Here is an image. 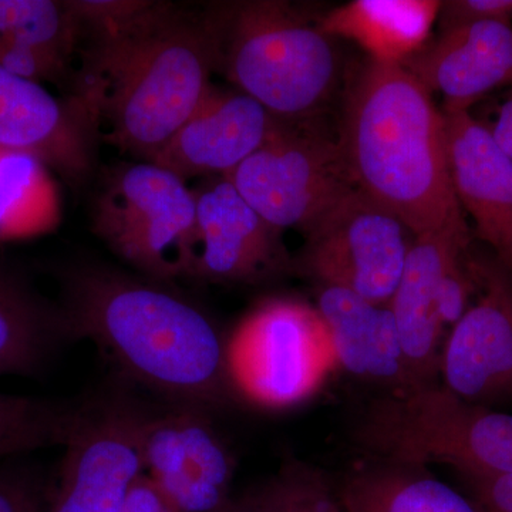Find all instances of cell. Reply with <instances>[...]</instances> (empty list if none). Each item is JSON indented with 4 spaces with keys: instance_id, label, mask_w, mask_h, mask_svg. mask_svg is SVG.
Listing matches in <instances>:
<instances>
[{
    "instance_id": "cell-6",
    "label": "cell",
    "mask_w": 512,
    "mask_h": 512,
    "mask_svg": "<svg viewBox=\"0 0 512 512\" xmlns=\"http://www.w3.org/2000/svg\"><path fill=\"white\" fill-rule=\"evenodd\" d=\"M90 215L94 234L141 276L188 278L197 201L183 178L147 161L119 164L104 175Z\"/></svg>"
},
{
    "instance_id": "cell-16",
    "label": "cell",
    "mask_w": 512,
    "mask_h": 512,
    "mask_svg": "<svg viewBox=\"0 0 512 512\" xmlns=\"http://www.w3.org/2000/svg\"><path fill=\"white\" fill-rule=\"evenodd\" d=\"M448 165L461 210L512 272V160L468 110L443 109Z\"/></svg>"
},
{
    "instance_id": "cell-21",
    "label": "cell",
    "mask_w": 512,
    "mask_h": 512,
    "mask_svg": "<svg viewBox=\"0 0 512 512\" xmlns=\"http://www.w3.org/2000/svg\"><path fill=\"white\" fill-rule=\"evenodd\" d=\"M437 0H353L330 10L319 28L333 37L352 40L372 62L404 66L429 42L439 20Z\"/></svg>"
},
{
    "instance_id": "cell-15",
    "label": "cell",
    "mask_w": 512,
    "mask_h": 512,
    "mask_svg": "<svg viewBox=\"0 0 512 512\" xmlns=\"http://www.w3.org/2000/svg\"><path fill=\"white\" fill-rule=\"evenodd\" d=\"M282 121L242 92L210 87L200 106L148 163L187 181L231 173L278 130Z\"/></svg>"
},
{
    "instance_id": "cell-22",
    "label": "cell",
    "mask_w": 512,
    "mask_h": 512,
    "mask_svg": "<svg viewBox=\"0 0 512 512\" xmlns=\"http://www.w3.org/2000/svg\"><path fill=\"white\" fill-rule=\"evenodd\" d=\"M74 340L60 303L0 265V375L36 376Z\"/></svg>"
},
{
    "instance_id": "cell-12",
    "label": "cell",
    "mask_w": 512,
    "mask_h": 512,
    "mask_svg": "<svg viewBox=\"0 0 512 512\" xmlns=\"http://www.w3.org/2000/svg\"><path fill=\"white\" fill-rule=\"evenodd\" d=\"M476 262L478 298L451 326L440 353L443 387L466 402L512 399V272Z\"/></svg>"
},
{
    "instance_id": "cell-1",
    "label": "cell",
    "mask_w": 512,
    "mask_h": 512,
    "mask_svg": "<svg viewBox=\"0 0 512 512\" xmlns=\"http://www.w3.org/2000/svg\"><path fill=\"white\" fill-rule=\"evenodd\" d=\"M72 6L80 28L74 94L99 116L101 141L148 163L220 72L211 9L146 0H72Z\"/></svg>"
},
{
    "instance_id": "cell-8",
    "label": "cell",
    "mask_w": 512,
    "mask_h": 512,
    "mask_svg": "<svg viewBox=\"0 0 512 512\" xmlns=\"http://www.w3.org/2000/svg\"><path fill=\"white\" fill-rule=\"evenodd\" d=\"M265 221L305 232L357 190L338 140L309 123H284L241 165L222 175Z\"/></svg>"
},
{
    "instance_id": "cell-24",
    "label": "cell",
    "mask_w": 512,
    "mask_h": 512,
    "mask_svg": "<svg viewBox=\"0 0 512 512\" xmlns=\"http://www.w3.org/2000/svg\"><path fill=\"white\" fill-rule=\"evenodd\" d=\"M60 217L52 170L28 153L0 147V241L49 234Z\"/></svg>"
},
{
    "instance_id": "cell-33",
    "label": "cell",
    "mask_w": 512,
    "mask_h": 512,
    "mask_svg": "<svg viewBox=\"0 0 512 512\" xmlns=\"http://www.w3.org/2000/svg\"><path fill=\"white\" fill-rule=\"evenodd\" d=\"M220 512H264L259 505L258 498L242 501L239 504H227Z\"/></svg>"
},
{
    "instance_id": "cell-11",
    "label": "cell",
    "mask_w": 512,
    "mask_h": 512,
    "mask_svg": "<svg viewBox=\"0 0 512 512\" xmlns=\"http://www.w3.org/2000/svg\"><path fill=\"white\" fill-rule=\"evenodd\" d=\"M100 143V119L86 100L57 99L0 67V147L39 158L67 183L82 185L96 168Z\"/></svg>"
},
{
    "instance_id": "cell-32",
    "label": "cell",
    "mask_w": 512,
    "mask_h": 512,
    "mask_svg": "<svg viewBox=\"0 0 512 512\" xmlns=\"http://www.w3.org/2000/svg\"><path fill=\"white\" fill-rule=\"evenodd\" d=\"M312 512H345L340 504L339 495L333 494L318 476L313 484Z\"/></svg>"
},
{
    "instance_id": "cell-4",
    "label": "cell",
    "mask_w": 512,
    "mask_h": 512,
    "mask_svg": "<svg viewBox=\"0 0 512 512\" xmlns=\"http://www.w3.org/2000/svg\"><path fill=\"white\" fill-rule=\"evenodd\" d=\"M220 35V70L284 123H309L335 93L333 37L288 2L210 6Z\"/></svg>"
},
{
    "instance_id": "cell-13",
    "label": "cell",
    "mask_w": 512,
    "mask_h": 512,
    "mask_svg": "<svg viewBox=\"0 0 512 512\" xmlns=\"http://www.w3.org/2000/svg\"><path fill=\"white\" fill-rule=\"evenodd\" d=\"M197 229L188 278L258 284L292 266L281 229L265 221L227 178L195 188Z\"/></svg>"
},
{
    "instance_id": "cell-26",
    "label": "cell",
    "mask_w": 512,
    "mask_h": 512,
    "mask_svg": "<svg viewBox=\"0 0 512 512\" xmlns=\"http://www.w3.org/2000/svg\"><path fill=\"white\" fill-rule=\"evenodd\" d=\"M0 512H49L39 474L28 467H0Z\"/></svg>"
},
{
    "instance_id": "cell-30",
    "label": "cell",
    "mask_w": 512,
    "mask_h": 512,
    "mask_svg": "<svg viewBox=\"0 0 512 512\" xmlns=\"http://www.w3.org/2000/svg\"><path fill=\"white\" fill-rule=\"evenodd\" d=\"M121 512H173L144 473L128 491Z\"/></svg>"
},
{
    "instance_id": "cell-9",
    "label": "cell",
    "mask_w": 512,
    "mask_h": 512,
    "mask_svg": "<svg viewBox=\"0 0 512 512\" xmlns=\"http://www.w3.org/2000/svg\"><path fill=\"white\" fill-rule=\"evenodd\" d=\"M409 229L362 191L350 192L306 229L296 266L322 288H340L389 305L412 241Z\"/></svg>"
},
{
    "instance_id": "cell-14",
    "label": "cell",
    "mask_w": 512,
    "mask_h": 512,
    "mask_svg": "<svg viewBox=\"0 0 512 512\" xmlns=\"http://www.w3.org/2000/svg\"><path fill=\"white\" fill-rule=\"evenodd\" d=\"M141 453L144 476L173 512H220L228 504L234 464L204 412H151Z\"/></svg>"
},
{
    "instance_id": "cell-29",
    "label": "cell",
    "mask_w": 512,
    "mask_h": 512,
    "mask_svg": "<svg viewBox=\"0 0 512 512\" xmlns=\"http://www.w3.org/2000/svg\"><path fill=\"white\" fill-rule=\"evenodd\" d=\"M485 512H512V477L466 478Z\"/></svg>"
},
{
    "instance_id": "cell-20",
    "label": "cell",
    "mask_w": 512,
    "mask_h": 512,
    "mask_svg": "<svg viewBox=\"0 0 512 512\" xmlns=\"http://www.w3.org/2000/svg\"><path fill=\"white\" fill-rule=\"evenodd\" d=\"M80 46L72 2L0 0V67L23 79L60 83Z\"/></svg>"
},
{
    "instance_id": "cell-25",
    "label": "cell",
    "mask_w": 512,
    "mask_h": 512,
    "mask_svg": "<svg viewBox=\"0 0 512 512\" xmlns=\"http://www.w3.org/2000/svg\"><path fill=\"white\" fill-rule=\"evenodd\" d=\"M82 403L0 393V460L66 446Z\"/></svg>"
},
{
    "instance_id": "cell-23",
    "label": "cell",
    "mask_w": 512,
    "mask_h": 512,
    "mask_svg": "<svg viewBox=\"0 0 512 512\" xmlns=\"http://www.w3.org/2000/svg\"><path fill=\"white\" fill-rule=\"evenodd\" d=\"M339 500L345 512H485L474 498L427 476L421 467L397 464L352 474Z\"/></svg>"
},
{
    "instance_id": "cell-27",
    "label": "cell",
    "mask_w": 512,
    "mask_h": 512,
    "mask_svg": "<svg viewBox=\"0 0 512 512\" xmlns=\"http://www.w3.org/2000/svg\"><path fill=\"white\" fill-rule=\"evenodd\" d=\"M316 476L291 471L259 495L264 512H312L313 484Z\"/></svg>"
},
{
    "instance_id": "cell-5",
    "label": "cell",
    "mask_w": 512,
    "mask_h": 512,
    "mask_svg": "<svg viewBox=\"0 0 512 512\" xmlns=\"http://www.w3.org/2000/svg\"><path fill=\"white\" fill-rule=\"evenodd\" d=\"M359 441L397 466L440 463L466 478L512 477V416L429 384L376 400Z\"/></svg>"
},
{
    "instance_id": "cell-28",
    "label": "cell",
    "mask_w": 512,
    "mask_h": 512,
    "mask_svg": "<svg viewBox=\"0 0 512 512\" xmlns=\"http://www.w3.org/2000/svg\"><path fill=\"white\" fill-rule=\"evenodd\" d=\"M440 29L474 22L512 23V0H451L441 3Z\"/></svg>"
},
{
    "instance_id": "cell-10",
    "label": "cell",
    "mask_w": 512,
    "mask_h": 512,
    "mask_svg": "<svg viewBox=\"0 0 512 512\" xmlns=\"http://www.w3.org/2000/svg\"><path fill=\"white\" fill-rule=\"evenodd\" d=\"M150 410L126 393L82 403L64 446L59 484L49 512H121L143 474V434Z\"/></svg>"
},
{
    "instance_id": "cell-2",
    "label": "cell",
    "mask_w": 512,
    "mask_h": 512,
    "mask_svg": "<svg viewBox=\"0 0 512 512\" xmlns=\"http://www.w3.org/2000/svg\"><path fill=\"white\" fill-rule=\"evenodd\" d=\"M60 282L74 340H92L173 406L207 413L234 393L227 340L200 306L168 284L94 264L70 266Z\"/></svg>"
},
{
    "instance_id": "cell-18",
    "label": "cell",
    "mask_w": 512,
    "mask_h": 512,
    "mask_svg": "<svg viewBox=\"0 0 512 512\" xmlns=\"http://www.w3.org/2000/svg\"><path fill=\"white\" fill-rule=\"evenodd\" d=\"M403 67L446 99L444 109L468 110L485 94L512 86V23L474 22L443 30Z\"/></svg>"
},
{
    "instance_id": "cell-17",
    "label": "cell",
    "mask_w": 512,
    "mask_h": 512,
    "mask_svg": "<svg viewBox=\"0 0 512 512\" xmlns=\"http://www.w3.org/2000/svg\"><path fill=\"white\" fill-rule=\"evenodd\" d=\"M470 235L451 231L414 235L399 285L390 299L404 359L417 386L434 384L439 373L443 322L439 296L447 268L467 251Z\"/></svg>"
},
{
    "instance_id": "cell-3",
    "label": "cell",
    "mask_w": 512,
    "mask_h": 512,
    "mask_svg": "<svg viewBox=\"0 0 512 512\" xmlns=\"http://www.w3.org/2000/svg\"><path fill=\"white\" fill-rule=\"evenodd\" d=\"M338 143L357 190L413 235H470L451 181L443 110L409 70L372 60L360 69Z\"/></svg>"
},
{
    "instance_id": "cell-31",
    "label": "cell",
    "mask_w": 512,
    "mask_h": 512,
    "mask_svg": "<svg viewBox=\"0 0 512 512\" xmlns=\"http://www.w3.org/2000/svg\"><path fill=\"white\" fill-rule=\"evenodd\" d=\"M490 131L498 146L503 148L504 153L512 160V92L501 104L497 121Z\"/></svg>"
},
{
    "instance_id": "cell-7",
    "label": "cell",
    "mask_w": 512,
    "mask_h": 512,
    "mask_svg": "<svg viewBox=\"0 0 512 512\" xmlns=\"http://www.w3.org/2000/svg\"><path fill=\"white\" fill-rule=\"evenodd\" d=\"M232 392L262 409L311 399L339 365L318 308L295 299L259 303L225 343Z\"/></svg>"
},
{
    "instance_id": "cell-19",
    "label": "cell",
    "mask_w": 512,
    "mask_h": 512,
    "mask_svg": "<svg viewBox=\"0 0 512 512\" xmlns=\"http://www.w3.org/2000/svg\"><path fill=\"white\" fill-rule=\"evenodd\" d=\"M318 311L328 326L343 369L384 384L392 394L419 387L404 359L399 330L389 305H375L356 293L325 286L319 295Z\"/></svg>"
}]
</instances>
